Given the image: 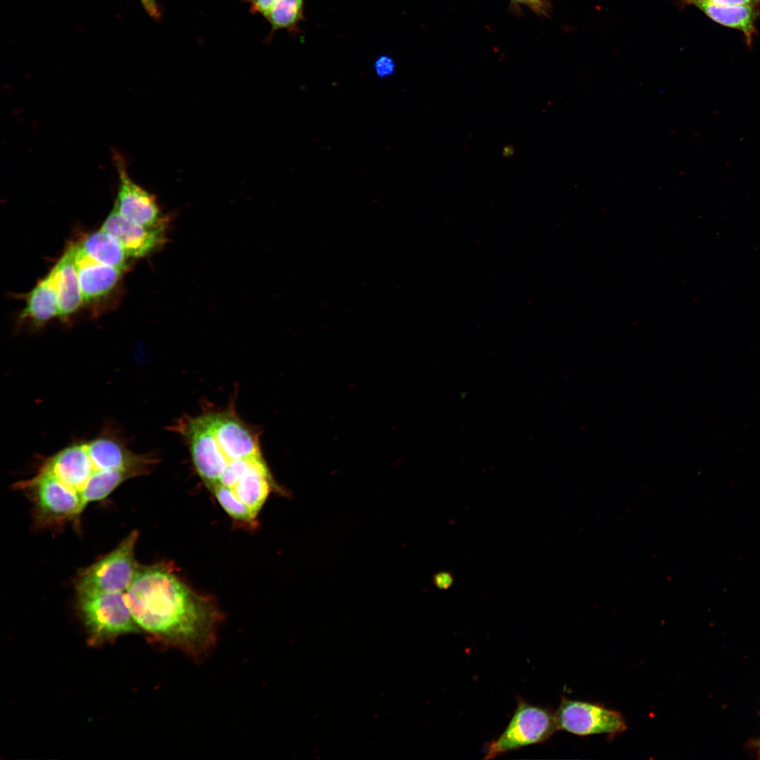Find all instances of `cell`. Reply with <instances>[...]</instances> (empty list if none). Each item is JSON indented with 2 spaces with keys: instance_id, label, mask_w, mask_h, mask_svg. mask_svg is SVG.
<instances>
[{
  "instance_id": "obj_19",
  "label": "cell",
  "mask_w": 760,
  "mask_h": 760,
  "mask_svg": "<svg viewBox=\"0 0 760 760\" xmlns=\"http://www.w3.org/2000/svg\"><path fill=\"white\" fill-rule=\"evenodd\" d=\"M712 4L729 6H752L760 8V0H702Z\"/></svg>"
},
{
  "instance_id": "obj_4",
  "label": "cell",
  "mask_w": 760,
  "mask_h": 760,
  "mask_svg": "<svg viewBox=\"0 0 760 760\" xmlns=\"http://www.w3.org/2000/svg\"><path fill=\"white\" fill-rule=\"evenodd\" d=\"M15 486L31 497L39 519L46 523L72 518L85 507L80 493L40 467L33 477Z\"/></svg>"
},
{
  "instance_id": "obj_21",
  "label": "cell",
  "mask_w": 760,
  "mask_h": 760,
  "mask_svg": "<svg viewBox=\"0 0 760 760\" xmlns=\"http://www.w3.org/2000/svg\"><path fill=\"white\" fill-rule=\"evenodd\" d=\"M146 12L153 18L160 16V11L156 0H139Z\"/></svg>"
},
{
  "instance_id": "obj_1",
  "label": "cell",
  "mask_w": 760,
  "mask_h": 760,
  "mask_svg": "<svg viewBox=\"0 0 760 760\" xmlns=\"http://www.w3.org/2000/svg\"><path fill=\"white\" fill-rule=\"evenodd\" d=\"M125 595L137 625L163 642L195 658L213 647L220 613L169 567L139 566Z\"/></svg>"
},
{
  "instance_id": "obj_6",
  "label": "cell",
  "mask_w": 760,
  "mask_h": 760,
  "mask_svg": "<svg viewBox=\"0 0 760 760\" xmlns=\"http://www.w3.org/2000/svg\"><path fill=\"white\" fill-rule=\"evenodd\" d=\"M558 730L578 735L616 734L626 730L623 716L601 705L562 698L555 714Z\"/></svg>"
},
{
  "instance_id": "obj_10",
  "label": "cell",
  "mask_w": 760,
  "mask_h": 760,
  "mask_svg": "<svg viewBox=\"0 0 760 760\" xmlns=\"http://www.w3.org/2000/svg\"><path fill=\"white\" fill-rule=\"evenodd\" d=\"M682 7L693 6L716 23L743 33L748 46L756 32V22L760 8L752 6H729L712 4L702 0H678Z\"/></svg>"
},
{
  "instance_id": "obj_3",
  "label": "cell",
  "mask_w": 760,
  "mask_h": 760,
  "mask_svg": "<svg viewBox=\"0 0 760 760\" xmlns=\"http://www.w3.org/2000/svg\"><path fill=\"white\" fill-rule=\"evenodd\" d=\"M557 730L555 714L519 698L509 724L500 736L488 744L484 759L543 743Z\"/></svg>"
},
{
  "instance_id": "obj_7",
  "label": "cell",
  "mask_w": 760,
  "mask_h": 760,
  "mask_svg": "<svg viewBox=\"0 0 760 760\" xmlns=\"http://www.w3.org/2000/svg\"><path fill=\"white\" fill-rule=\"evenodd\" d=\"M114 158L119 178L114 205L118 213L133 223L151 229H167L169 220L162 213L156 198L131 179L119 154Z\"/></svg>"
},
{
  "instance_id": "obj_16",
  "label": "cell",
  "mask_w": 760,
  "mask_h": 760,
  "mask_svg": "<svg viewBox=\"0 0 760 760\" xmlns=\"http://www.w3.org/2000/svg\"><path fill=\"white\" fill-rule=\"evenodd\" d=\"M209 488L213 491L221 507L232 518L242 523L253 524L256 518L231 489L219 484Z\"/></svg>"
},
{
  "instance_id": "obj_22",
  "label": "cell",
  "mask_w": 760,
  "mask_h": 760,
  "mask_svg": "<svg viewBox=\"0 0 760 760\" xmlns=\"http://www.w3.org/2000/svg\"><path fill=\"white\" fill-rule=\"evenodd\" d=\"M510 1H512V4L514 6H519L521 4H524L525 6H529L528 0H510Z\"/></svg>"
},
{
  "instance_id": "obj_12",
  "label": "cell",
  "mask_w": 760,
  "mask_h": 760,
  "mask_svg": "<svg viewBox=\"0 0 760 760\" xmlns=\"http://www.w3.org/2000/svg\"><path fill=\"white\" fill-rule=\"evenodd\" d=\"M57 316L59 305L53 267L27 295L20 317L41 326Z\"/></svg>"
},
{
  "instance_id": "obj_18",
  "label": "cell",
  "mask_w": 760,
  "mask_h": 760,
  "mask_svg": "<svg viewBox=\"0 0 760 760\" xmlns=\"http://www.w3.org/2000/svg\"><path fill=\"white\" fill-rule=\"evenodd\" d=\"M277 0H246L250 5V11L253 14L259 13L265 16Z\"/></svg>"
},
{
  "instance_id": "obj_17",
  "label": "cell",
  "mask_w": 760,
  "mask_h": 760,
  "mask_svg": "<svg viewBox=\"0 0 760 760\" xmlns=\"http://www.w3.org/2000/svg\"><path fill=\"white\" fill-rule=\"evenodd\" d=\"M374 70L379 77H387L395 72V63L391 56L382 55L375 61Z\"/></svg>"
},
{
  "instance_id": "obj_5",
  "label": "cell",
  "mask_w": 760,
  "mask_h": 760,
  "mask_svg": "<svg viewBox=\"0 0 760 760\" xmlns=\"http://www.w3.org/2000/svg\"><path fill=\"white\" fill-rule=\"evenodd\" d=\"M79 606L85 624L95 638L138 631L127 603L125 592L81 595Z\"/></svg>"
},
{
  "instance_id": "obj_14",
  "label": "cell",
  "mask_w": 760,
  "mask_h": 760,
  "mask_svg": "<svg viewBox=\"0 0 760 760\" xmlns=\"http://www.w3.org/2000/svg\"><path fill=\"white\" fill-rule=\"evenodd\" d=\"M142 474L134 469L101 470L91 478L81 493L84 506L107 497L124 481Z\"/></svg>"
},
{
  "instance_id": "obj_2",
  "label": "cell",
  "mask_w": 760,
  "mask_h": 760,
  "mask_svg": "<svg viewBox=\"0 0 760 760\" xmlns=\"http://www.w3.org/2000/svg\"><path fill=\"white\" fill-rule=\"evenodd\" d=\"M138 536L132 531L115 550L86 569L77 581L78 595L125 592L139 567L134 556Z\"/></svg>"
},
{
  "instance_id": "obj_20",
  "label": "cell",
  "mask_w": 760,
  "mask_h": 760,
  "mask_svg": "<svg viewBox=\"0 0 760 760\" xmlns=\"http://www.w3.org/2000/svg\"><path fill=\"white\" fill-rule=\"evenodd\" d=\"M529 8L536 14L549 16L551 11V4L547 0H528Z\"/></svg>"
},
{
  "instance_id": "obj_8",
  "label": "cell",
  "mask_w": 760,
  "mask_h": 760,
  "mask_svg": "<svg viewBox=\"0 0 760 760\" xmlns=\"http://www.w3.org/2000/svg\"><path fill=\"white\" fill-rule=\"evenodd\" d=\"M101 229L113 236L129 258H140L152 253L165 242L166 230L151 229L125 219L115 205Z\"/></svg>"
},
{
  "instance_id": "obj_13",
  "label": "cell",
  "mask_w": 760,
  "mask_h": 760,
  "mask_svg": "<svg viewBox=\"0 0 760 760\" xmlns=\"http://www.w3.org/2000/svg\"><path fill=\"white\" fill-rule=\"evenodd\" d=\"M77 246L83 253L101 264L122 271L129 267V258L121 245L101 229L85 236Z\"/></svg>"
},
{
  "instance_id": "obj_11",
  "label": "cell",
  "mask_w": 760,
  "mask_h": 760,
  "mask_svg": "<svg viewBox=\"0 0 760 760\" xmlns=\"http://www.w3.org/2000/svg\"><path fill=\"white\" fill-rule=\"evenodd\" d=\"M54 267L59 317L66 318L84 303L75 262V244L66 249Z\"/></svg>"
},
{
  "instance_id": "obj_9",
  "label": "cell",
  "mask_w": 760,
  "mask_h": 760,
  "mask_svg": "<svg viewBox=\"0 0 760 760\" xmlns=\"http://www.w3.org/2000/svg\"><path fill=\"white\" fill-rule=\"evenodd\" d=\"M75 262L84 303H90L110 293L124 271L101 264L75 244Z\"/></svg>"
},
{
  "instance_id": "obj_15",
  "label": "cell",
  "mask_w": 760,
  "mask_h": 760,
  "mask_svg": "<svg viewBox=\"0 0 760 760\" xmlns=\"http://www.w3.org/2000/svg\"><path fill=\"white\" fill-rule=\"evenodd\" d=\"M265 18L271 25L272 33L279 30L293 32L304 20V0H277Z\"/></svg>"
}]
</instances>
